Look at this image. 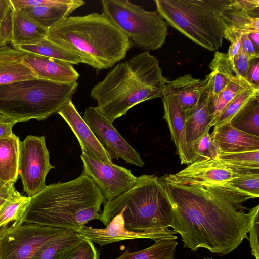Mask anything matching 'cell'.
<instances>
[{
	"instance_id": "obj_2",
	"label": "cell",
	"mask_w": 259,
	"mask_h": 259,
	"mask_svg": "<svg viewBox=\"0 0 259 259\" xmlns=\"http://www.w3.org/2000/svg\"><path fill=\"white\" fill-rule=\"evenodd\" d=\"M105 202L98 186L82 172L73 180L46 185L31 197L23 216L15 223L76 232L91 220H100L101 206Z\"/></svg>"
},
{
	"instance_id": "obj_26",
	"label": "cell",
	"mask_w": 259,
	"mask_h": 259,
	"mask_svg": "<svg viewBox=\"0 0 259 259\" xmlns=\"http://www.w3.org/2000/svg\"><path fill=\"white\" fill-rule=\"evenodd\" d=\"M14 48L25 53L64 61L73 65L84 63V61L79 56L66 50L47 38L33 45H22Z\"/></svg>"
},
{
	"instance_id": "obj_13",
	"label": "cell",
	"mask_w": 259,
	"mask_h": 259,
	"mask_svg": "<svg viewBox=\"0 0 259 259\" xmlns=\"http://www.w3.org/2000/svg\"><path fill=\"white\" fill-rule=\"evenodd\" d=\"M77 232L83 238L90 240L100 246L127 240L150 239L156 241L162 238L176 239L177 234L173 230L135 232L126 229L121 212L115 215L105 228L83 227Z\"/></svg>"
},
{
	"instance_id": "obj_38",
	"label": "cell",
	"mask_w": 259,
	"mask_h": 259,
	"mask_svg": "<svg viewBox=\"0 0 259 259\" xmlns=\"http://www.w3.org/2000/svg\"><path fill=\"white\" fill-rule=\"evenodd\" d=\"M249 230L250 246L251 254L255 259H259L258 250V212L259 205H257L249 209Z\"/></svg>"
},
{
	"instance_id": "obj_19",
	"label": "cell",
	"mask_w": 259,
	"mask_h": 259,
	"mask_svg": "<svg viewBox=\"0 0 259 259\" xmlns=\"http://www.w3.org/2000/svg\"><path fill=\"white\" fill-rule=\"evenodd\" d=\"M185 112L186 140L192 155L195 146L211 127L212 118L209 111L208 95L203 93L197 105Z\"/></svg>"
},
{
	"instance_id": "obj_3",
	"label": "cell",
	"mask_w": 259,
	"mask_h": 259,
	"mask_svg": "<svg viewBox=\"0 0 259 259\" xmlns=\"http://www.w3.org/2000/svg\"><path fill=\"white\" fill-rule=\"evenodd\" d=\"M168 80L159 61L149 51L118 63L91 90L96 107L111 122L134 106L161 98Z\"/></svg>"
},
{
	"instance_id": "obj_27",
	"label": "cell",
	"mask_w": 259,
	"mask_h": 259,
	"mask_svg": "<svg viewBox=\"0 0 259 259\" xmlns=\"http://www.w3.org/2000/svg\"><path fill=\"white\" fill-rule=\"evenodd\" d=\"M83 238L76 232L68 231L44 244L31 259H63L68 251Z\"/></svg>"
},
{
	"instance_id": "obj_43",
	"label": "cell",
	"mask_w": 259,
	"mask_h": 259,
	"mask_svg": "<svg viewBox=\"0 0 259 259\" xmlns=\"http://www.w3.org/2000/svg\"><path fill=\"white\" fill-rule=\"evenodd\" d=\"M18 122L13 118L0 113V139L11 136L12 128Z\"/></svg>"
},
{
	"instance_id": "obj_17",
	"label": "cell",
	"mask_w": 259,
	"mask_h": 259,
	"mask_svg": "<svg viewBox=\"0 0 259 259\" xmlns=\"http://www.w3.org/2000/svg\"><path fill=\"white\" fill-rule=\"evenodd\" d=\"M22 61L35 74L36 78L53 82H76L79 73L73 64L66 61L26 53Z\"/></svg>"
},
{
	"instance_id": "obj_37",
	"label": "cell",
	"mask_w": 259,
	"mask_h": 259,
	"mask_svg": "<svg viewBox=\"0 0 259 259\" xmlns=\"http://www.w3.org/2000/svg\"><path fill=\"white\" fill-rule=\"evenodd\" d=\"M63 259H99V254L93 242L83 238L68 251Z\"/></svg>"
},
{
	"instance_id": "obj_50",
	"label": "cell",
	"mask_w": 259,
	"mask_h": 259,
	"mask_svg": "<svg viewBox=\"0 0 259 259\" xmlns=\"http://www.w3.org/2000/svg\"><path fill=\"white\" fill-rule=\"evenodd\" d=\"M248 35L256 49L259 51V32L250 33Z\"/></svg>"
},
{
	"instance_id": "obj_6",
	"label": "cell",
	"mask_w": 259,
	"mask_h": 259,
	"mask_svg": "<svg viewBox=\"0 0 259 259\" xmlns=\"http://www.w3.org/2000/svg\"><path fill=\"white\" fill-rule=\"evenodd\" d=\"M156 11L169 25L205 49L223 44L226 26L222 13L231 0H155Z\"/></svg>"
},
{
	"instance_id": "obj_11",
	"label": "cell",
	"mask_w": 259,
	"mask_h": 259,
	"mask_svg": "<svg viewBox=\"0 0 259 259\" xmlns=\"http://www.w3.org/2000/svg\"><path fill=\"white\" fill-rule=\"evenodd\" d=\"M83 119L112 159H122L130 164L143 166L140 154L96 107H88Z\"/></svg>"
},
{
	"instance_id": "obj_15",
	"label": "cell",
	"mask_w": 259,
	"mask_h": 259,
	"mask_svg": "<svg viewBox=\"0 0 259 259\" xmlns=\"http://www.w3.org/2000/svg\"><path fill=\"white\" fill-rule=\"evenodd\" d=\"M57 114L66 121L77 138L82 153L105 163H113L110 154L79 114L72 99L64 104Z\"/></svg>"
},
{
	"instance_id": "obj_44",
	"label": "cell",
	"mask_w": 259,
	"mask_h": 259,
	"mask_svg": "<svg viewBox=\"0 0 259 259\" xmlns=\"http://www.w3.org/2000/svg\"><path fill=\"white\" fill-rule=\"evenodd\" d=\"M246 79L250 84L259 87V58L250 60Z\"/></svg>"
},
{
	"instance_id": "obj_5",
	"label": "cell",
	"mask_w": 259,
	"mask_h": 259,
	"mask_svg": "<svg viewBox=\"0 0 259 259\" xmlns=\"http://www.w3.org/2000/svg\"><path fill=\"white\" fill-rule=\"evenodd\" d=\"M119 212L125 228L135 232L168 230L174 220V210L161 177L154 175L137 177L128 190L104 203L100 221L106 227Z\"/></svg>"
},
{
	"instance_id": "obj_35",
	"label": "cell",
	"mask_w": 259,
	"mask_h": 259,
	"mask_svg": "<svg viewBox=\"0 0 259 259\" xmlns=\"http://www.w3.org/2000/svg\"><path fill=\"white\" fill-rule=\"evenodd\" d=\"M233 187L251 195L259 196V170L244 171L228 182Z\"/></svg>"
},
{
	"instance_id": "obj_47",
	"label": "cell",
	"mask_w": 259,
	"mask_h": 259,
	"mask_svg": "<svg viewBox=\"0 0 259 259\" xmlns=\"http://www.w3.org/2000/svg\"><path fill=\"white\" fill-rule=\"evenodd\" d=\"M14 184L13 183L6 184L0 189V206L17 191Z\"/></svg>"
},
{
	"instance_id": "obj_31",
	"label": "cell",
	"mask_w": 259,
	"mask_h": 259,
	"mask_svg": "<svg viewBox=\"0 0 259 259\" xmlns=\"http://www.w3.org/2000/svg\"><path fill=\"white\" fill-rule=\"evenodd\" d=\"M230 123L238 130L259 136V97L248 102Z\"/></svg>"
},
{
	"instance_id": "obj_51",
	"label": "cell",
	"mask_w": 259,
	"mask_h": 259,
	"mask_svg": "<svg viewBox=\"0 0 259 259\" xmlns=\"http://www.w3.org/2000/svg\"><path fill=\"white\" fill-rule=\"evenodd\" d=\"M6 184L4 182L0 180V189Z\"/></svg>"
},
{
	"instance_id": "obj_40",
	"label": "cell",
	"mask_w": 259,
	"mask_h": 259,
	"mask_svg": "<svg viewBox=\"0 0 259 259\" xmlns=\"http://www.w3.org/2000/svg\"><path fill=\"white\" fill-rule=\"evenodd\" d=\"M250 62V60L247 54L241 48L238 54L230 62L235 75L246 79Z\"/></svg>"
},
{
	"instance_id": "obj_23",
	"label": "cell",
	"mask_w": 259,
	"mask_h": 259,
	"mask_svg": "<svg viewBox=\"0 0 259 259\" xmlns=\"http://www.w3.org/2000/svg\"><path fill=\"white\" fill-rule=\"evenodd\" d=\"M166 85L185 111L194 108L204 93L203 79L195 78L190 74L168 80Z\"/></svg>"
},
{
	"instance_id": "obj_25",
	"label": "cell",
	"mask_w": 259,
	"mask_h": 259,
	"mask_svg": "<svg viewBox=\"0 0 259 259\" xmlns=\"http://www.w3.org/2000/svg\"><path fill=\"white\" fill-rule=\"evenodd\" d=\"M222 16L226 26L225 32L241 35L259 32V18L231 4Z\"/></svg>"
},
{
	"instance_id": "obj_42",
	"label": "cell",
	"mask_w": 259,
	"mask_h": 259,
	"mask_svg": "<svg viewBox=\"0 0 259 259\" xmlns=\"http://www.w3.org/2000/svg\"><path fill=\"white\" fill-rule=\"evenodd\" d=\"M231 5L248 12L254 17H258L255 14V12L258 13V0H231Z\"/></svg>"
},
{
	"instance_id": "obj_7",
	"label": "cell",
	"mask_w": 259,
	"mask_h": 259,
	"mask_svg": "<svg viewBox=\"0 0 259 259\" xmlns=\"http://www.w3.org/2000/svg\"><path fill=\"white\" fill-rule=\"evenodd\" d=\"M78 82L60 83L39 78L0 86V113L18 122L42 120L72 99Z\"/></svg>"
},
{
	"instance_id": "obj_10",
	"label": "cell",
	"mask_w": 259,
	"mask_h": 259,
	"mask_svg": "<svg viewBox=\"0 0 259 259\" xmlns=\"http://www.w3.org/2000/svg\"><path fill=\"white\" fill-rule=\"evenodd\" d=\"M54 168L50 163L44 136L29 135L20 141L18 176L27 196H34L45 188L46 177Z\"/></svg>"
},
{
	"instance_id": "obj_28",
	"label": "cell",
	"mask_w": 259,
	"mask_h": 259,
	"mask_svg": "<svg viewBox=\"0 0 259 259\" xmlns=\"http://www.w3.org/2000/svg\"><path fill=\"white\" fill-rule=\"evenodd\" d=\"M177 241L171 238L159 239L150 247L131 252L128 249L115 259H174Z\"/></svg>"
},
{
	"instance_id": "obj_12",
	"label": "cell",
	"mask_w": 259,
	"mask_h": 259,
	"mask_svg": "<svg viewBox=\"0 0 259 259\" xmlns=\"http://www.w3.org/2000/svg\"><path fill=\"white\" fill-rule=\"evenodd\" d=\"M82 172L98 186L106 201H110L128 190L137 177L130 170L113 163L109 164L82 153Z\"/></svg>"
},
{
	"instance_id": "obj_41",
	"label": "cell",
	"mask_w": 259,
	"mask_h": 259,
	"mask_svg": "<svg viewBox=\"0 0 259 259\" xmlns=\"http://www.w3.org/2000/svg\"><path fill=\"white\" fill-rule=\"evenodd\" d=\"M12 31V8L10 7L0 21V47L11 42Z\"/></svg>"
},
{
	"instance_id": "obj_32",
	"label": "cell",
	"mask_w": 259,
	"mask_h": 259,
	"mask_svg": "<svg viewBox=\"0 0 259 259\" xmlns=\"http://www.w3.org/2000/svg\"><path fill=\"white\" fill-rule=\"evenodd\" d=\"M31 197L17 191L0 206V228L10 222H18L23 216Z\"/></svg>"
},
{
	"instance_id": "obj_30",
	"label": "cell",
	"mask_w": 259,
	"mask_h": 259,
	"mask_svg": "<svg viewBox=\"0 0 259 259\" xmlns=\"http://www.w3.org/2000/svg\"><path fill=\"white\" fill-rule=\"evenodd\" d=\"M259 97V87L251 86L239 93L211 122V126H221L229 123L251 100Z\"/></svg>"
},
{
	"instance_id": "obj_49",
	"label": "cell",
	"mask_w": 259,
	"mask_h": 259,
	"mask_svg": "<svg viewBox=\"0 0 259 259\" xmlns=\"http://www.w3.org/2000/svg\"><path fill=\"white\" fill-rule=\"evenodd\" d=\"M10 7L9 0H0V21Z\"/></svg>"
},
{
	"instance_id": "obj_22",
	"label": "cell",
	"mask_w": 259,
	"mask_h": 259,
	"mask_svg": "<svg viewBox=\"0 0 259 259\" xmlns=\"http://www.w3.org/2000/svg\"><path fill=\"white\" fill-rule=\"evenodd\" d=\"M13 48L22 45H33L47 38L48 29L36 24L19 10L12 9Z\"/></svg>"
},
{
	"instance_id": "obj_16",
	"label": "cell",
	"mask_w": 259,
	"mask_h": 259,
	"mask_svg": "<svg viewBox=\"0 0 259 259\" xmlns=\"http://www.w3.org/2000/svg\"><path fill=\"white\" fill-rule=\"evenodd\" d=\"M161 98L164 108L163 118L168 125L181 163L190 165L193 161L186 140L185 111L166 84Z\"/></svg>"
},
{
	"instance_id": "obj_48",
	"label": "cell",
	"mask_w": 259,
	"mask_h": 259,
	"mask_svg": "<svg viewBox=\"0 0 259 259\" xmlns=\"http://www.w3.org/2000/svg\"><path fill=\"white\" fill-rule=\"evenodd\" d=\"M241 36L230 41L231 45L226 54L230 62L232 61L241 48Z\"/></svg>"
},
{
	"instance_id": "obj_9",
	"label": "cell",
	"mask_w": 259,
	"mask_h": 259,
	"mask_svg": "<svg viewBox=\"0 0 259 259\" xmlns=\"http://www.w3.org/2000/svg\"><path fill=\"white\" fill-rule=\"evenodd\" d=\"M68 231L26 223L3 226L0 228V259H31L44 244Z\"/></svg>"
},
{
	"instance_id": "obj_33",
	"label": "cell",
	"mask_w": 259,
	"mask_h": 259,
	"mask_svg": "<svg viewBox=\"0 0 259 259\" xmlns=\"http://www.w3.org/2000/svg\"><path fill=\"white\" fill-rule=\"evenodd\" d=\"M35 74L22 61V58L0 62V86L36 78Z\"/></svg>"
},
{
	"instance_id": "obj_18",
	"label": "cell",
	"mask_w": 259,
	"mask_h": 259,
	"mask_svg": "<svg viewBox=\"0 0 259 259\" xmlns=\"http://www.w3.org/2000/svg\"><path fill=\"white\" fill-rule=\"evenodd\" d=\"M210 136L220 154L259 150V136L238 130L230 122L214 126Z\"/></svg>"
},
{
	"instance_id": "obj_39",
	"label": "cell",
	"mask_w": 259,
	"mask_h": 259,
	"mask_svg": "<svg viewBox=\"0 0 259 259\" xmlns=\"http://www.w3.org/2000/svg\"><path fill=\"white\" fill-rule=\"evenodd\" d=\"M74 0H9L12 10H19L22 8L40 6H62L69 5Z\"/></svg>"
},
{
	"instance_id": "obj_46",
	"label": "cell",
	"mask_w": 259,
	"mask_h": 259,
	"mask_svg": "<svg viewBox=\"0 0 259 259\" xmlns=\"http://www.w3.org/2000/svg\"><path fill=\"white\" fill-rule=\"evenodd\" d=\"M20 56V52L10 46L0 47V62L17 60Z\"/></svg>"
},
{
	"instance_id": "obj_45",
	"label": "cell",
	"mask_w": 259,
	"mask_h": 259,
	"mask_svg": "<svg viewBox=\"0 0 259 259\" xmlns=\"http://www.w3.org/2000/svg\"><path fill=\"white\" fill-rule=\"evenodd\" d=\"M241 48L247 54L250 60L259 58V51L249 39L248 34L241 35Z\"/></svg>"
},
{
	"instance_id": "obj_34",
	"label": "cell",
	"mask_w": 259,
	"mask_h": 259,
	"mask_svg": "<svg viewBox=\"0 0 259 259\" xmlns=\"http://www.w3.org/2000/svg\"><path fill=\"white\" fill-rule=\"evenodd\" d=\"M218 158L226 165L241 171L259 170V150L221 153Z\"/></svg>"
},
{
	"instance_id": "obj_8",
	"label": "cell",
	"mask_w": 259,
	"mask_h": 259,
	"mask_svg": "<svg viewBox=\"0 0 259 259\" xmlns=\"http://www.w3.org/2000/svg\"><path fill=\"white\" fill-rule=\"evenodd\" d=\"M102 14L134 46L145 51L159 49L167 35V24L156 11L145 10L129 0H102Z\"/></svg>"
},
{
	"instance_id": "obj_20",
	"label": "cell",
	"mask_w": 259,
	"mask_h": 259,
	"mask_svg": "<svg viewBox=\"0 0 259 259\" xmlns=\"http://www.w3.org/2000/svg\"><path fill=\"white\" fill-rule=\"evenodd\" d=\"M211 72L203 79V92L209 98L220 94L235 77L226 53L216 51L209 64Z\"/></svg>"
},
{
	"instance_id": "obj_1",
	"label": "cell",
	"mask_w": 259,
	"mask_h": 259,
	"mask_svg": "<svg viewBox=\"0 0 259 259\" xmlns=\"http://www.w3.org/2000/svg\"><path fill=\"white\" fill-rule=\"evenodd\" d=\"M174 210L171 226L184 247L227 254L248 239L249 212L243 204L253 197L228 182L182 183L161 177Z\"/></svg>"
},
{
	"instance_id": "obj_52",
	"label": "cell",
	"mask_w": 259,
	"mask_h": 259,
	"mask_svg": "<svg viewBox=\"0 0 259 259\" xmlns=\"http://www.w3.org/2000/svg\"><path fill=\"white\" fill-rule=\"evenodd\" d=\"M203 259H213V258H203Z\"/></svg>"
},
{
	"instance_id": "obj_4",
	"label": "cell",
	"mask_w": 259,
	"mask_h": 259,
	"mask_svg": "<svg viewBox=\"0 0 259 259\" xmlns=\"http://www.w3.org/2000/svg\"><path fill=\"white\" fill-rule=\"evenodd\" d=\"M47 38L79 56L100 70L124 59L132 45L102 13L69 16L48 29Z\"/></svg>"
},
{
	"instance_id": "obj_29",
	"label": "cell",
	"mask_w": 259,
	"mask_h": 259,
	"mask_svg": "<svg viewBox=\"0 0 259 259\" xmlns=\"http://www.w3.org/2000/svg\"><path fill=\"white\" fill-rule=\"evenodd\" d=\"M251 86L253 85L247 80L235 76L220 94L213 97H208L209 111L212 118V121L239 93Z\"/></svg>"
},
{
	"instance_id": "obj_36",
	"label": "cell",
	"mask_w": 259,
	"mask_h": 259,
	"mask_svg": "<svg viewBox=\"0 0 259 259\" xmlns=\"http://www.w3.org/2000/svg\"><path fill=\"white\" fill-rule=\"evenodd\" d=\"M220 154L217 145L208 132L194 147L192 153V161L218 158Z\"/></svg>"
},
{
	"instance_id": "obj_21",
	"label": "cell",
	"mask_w": 259,
	"mask_h": 259,
	"mask_svg": "<svg viewBox=\"0 0 259 259\" xmlns=\"http://www.w3.org/2000/svg\"><path fill=\"white\" fill-rule=\"evenodd\" d=\"M81 0H74L69 5L62 6H40L27 7L19 11L31 21L49 29L69 17L75 9L83 5Z\"/></svg>"
},
{
	"instance_id": "obj_14",
	"label": "cell",
	"mask_w": 259,
	"mask_h": 259,
	"mask_svg": "<svg viewBox=\"0 0 259 259\" xmlns=\"http://www.w3.org/2000/svg\"><path fill=\"white\" fill-rule=\"evenodd\" d=\"M244 171L231 167L215 158L193 162L183 170L166 177L182 183L221 184Z\"/></svg>"
},
{
	"instance_id": "obj_24",
	"label": "cell",
	"mask_w": 259,
	"mask_h": 259,
	"mask_svg": "<svg viewBox=\"0 0 259 259\" xmlns=\"http://www.w3.org/2000/svg\"><path fill=\"white\" fill-rule=\"evenodd\" d=\"M19 142L14 134L0 139V180L6 184L18 179Z\"/></svg>"
}]
</instances>
